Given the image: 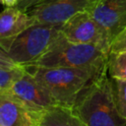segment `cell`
I'll list each match as a JSON object with an SVG mask.
<instances>
[{
  "label": "cell",
  "instance_id": "e0dca14e",
  "mask_svg": "<svg viewBox=\"0 0 126 126\" xmlns=\"http://www.w3.org/2000/svg\"><path fill=\"white\" fill-rule=\"evenodd\" d=\"M44 0H20L18 2V4L15 6L17 8H19L20 10L22 11H25V12H28L30 9H32L33 6L39 4L40 2H42Z\"/></svg>",
  "mask_w": 126,
  "mask_h": 126
},
{
  "label": "cell",
  "instance_id": "7a4b0ae2",
  "mask_svg": "<svg viewBox=\"0 0 126 126\" xmlns=\"http://www.w3.org/2000/svg\"><path fill=\"white\" fill-rule=\"evenodd\" d=\"M106 67V66H105ZM47 89L56 104L73 107L80 93L100 73L80 67L25 66Z\"/></svg>",
  "mask_w": 126,
  "mask_h": 126
},
{
  "label": "cell",
  "instance_id": "6da1fadb",
  "mask_svg": "<svg viewBox=\"0 0 126 126\" xmlns=\"http://www.w3.org/2000/svg\"><path fill=\"white\" fill-rule=\"evenodd\" d=\"M72 109L84 126H126L114 102L107 65L80 93Z\"/></svg>",
  "mask_w": 126,
  "mask_h": 126
},
{
  "label": "cell",
  "instance_id": "30bf717a",
  "mask_svg": "<svg viewBox=\"0 0 126 126\" xmlns=\"http://www.w3.org/2000/svg\"><path fill=\"white\" fill-rule=\"evenodd\" d=\"M35 21L28 12L17 7H6L0 13V39H8L24 32Z\"/></svg>",
  "mask_w": 126,
  "mask_h": 126
},
{
  "label": "cell",
  "instance_id": "9a60e30c",
  "mask_svg": "<svg viewBox=\"0 0 126 126\" xmlns=\"http://www.w3.org/2000/svg\"><path fill=\"white\" fill-rule=\"evenodd\" d=\"M122 50H126V28L114 38L110 46V51Z\"/></svg>",
  "mask_w": 126,
  "mask_h": 126
},
{
  "label": "cell",
  "instance_id": "3957f363",
  "mask_svg": "<svg viewBox=\"0 0 126 126\" xmlns=\"http://www.w3.org/2000/svg\"><path fill=\"white\" fill-rule=\"evenodd\" d=\"M107 55L105 51L94 44L71 41L60 32L48 49L32 65L41 67H80L100 72L106 66Z\"/></svg>",
  "mask_w": 126,
  "mask_h": 126
},
{
  "label": "cell",
  "instance_id": "52a82bcc",
  "mask_svg": "<svg viewBox=\"0 0 126 126\" xmlns=\"http://www.w3.org/2000/svg\"><path fill=\"white\" fill-rule=\"evenodd\" d=\"M95 0H44L28 11L35 23L61 26L82 11H89Z\"/></svg>",
  "mask_w": 126,
  "mask_h": 126
},
{
  "label": "cell",
  "instance_id": "4fadbf2b",
  "mask_svg": "<svg viewBox=\"0 0 126 126\" xmlns=\"http://www.w3.org/2000/svg\"><path fill=\"white\" fill-rule=\"evenodd\" d=\"M110 81L117 111L126 120V80L110 78Z\"/></svg>",
  "mask_w": 126,
  "mask_h": 126
},
{
  "label": "cell",
  "instance_id": "5b68a950",
  "mask_svg": "<svg viewBox=\"0 0 126 126\" xmlns=\"http://www.w3.org/2000/svg\"><path fill=\"white\" fill-rule=\"evenodd\" d=\"M62 34L71 41L94 44L107 54L110 51L111 40L102 26H100L89 11H82L70 18L61 27Z\"/></svg>",
  "mask_w": 126,
  "mask_h": 126
},
{
  "label": "cell",
  "instance_id": "277c9868",
  "mask_svg": "<svg viewBox=\"0 0 126 126\" xmlns=\"http://www.w3.org/2000/svg\"><path fill=\"white\" fill-rule=\"evenodd\" d=\"M61 32V26L34 23L21 33L8 39H0V47L20 66L34 63Z\"/></svg>",
  "mask_w": 126,
  "mask_h": 126
},
{
  "label": "cell",
  "instance_id": "8fae6325",
  "mask_svg": "<svg viewBox=\"0 0 126 126\" xmlns=\"http://www.w3.org/2000/svg\"><path fill=\"white\" fill-rule=\"evenodd\" d=\"M40 126H84L71 107L53 104L43 109Z\"/></svg>",
  "mask_w": 126,
  "mask_h": 126
},
{
  "label": "cell",
  "instance_id": "7c38bea8",
  "mask_svg": "<svg viewBox=\"0 0 126 126\" xmlns=\"http://www.w3.org/2000/svg\"><path fill=\"white\" fill-rule=\"evenodd\" d=\"M106 65L110 78L126 80V50L109 51Z\"/></svg>",
  "mask_w": 126,
  "mask_h": 126
},
{
  "label": "cell",
  "instance_id": "ba28073f",
  "mask_svg": "<svg viewBox=\"0 0 126 126\" xmlns=\"http://www.w3.org/2000/svg\"><path fill=\"white\" fill-rule=\"evenodd\" d=\"M89 12L107 32L111 43L126 28V0H95Z\"/></svg>",
  "mask_w": 126,
  "mask_h": 126
},
{
  "label": "cell",
  "instance_id": "ac0fdd59",
  "mask_svg": "<svg viewBox=\"0 0 126 126\" xmlns=\"http://www.w3.org/2000/svg\"><path fill=\"white\" fill-rule=\"evenodd\" d=\"M20 0H0V3L6 7H14L18 4Z\"/></svg>",
  "mask_w": 126,
  "mask_h": 126
},
{
  "label": "cell",
  "instance_id": "9c48e42d",
  "mask_svg": "<svg viewBox=\"0 0 126 126\" xmlns=\"http://www.w3.org/2000/svg\"><path fill=\"white\" fill-rule=\"evenodd\" d=\"M42 111L0 94V126H40Z\"/></svg>",
  "mask_w": 126,
  "mask_h": 126
},
{
  "label": "cell",
  "instance_id": "2e32d148",
  "mask_svg": "<svg viewBox=\"0 0 126 126\" xmlns=\"http://www.w3.org/2000/svg\"><path fill=\"white\" fill-rule=\"evenodd\" d=\"M20 67V65L16 64L8 54L0 47V68H16Z\"/></svg>",
  "mask_w": 126,
  "mask_h": 126
},
{
  "label": "cell",
  "instance_id": "8992f818",
  "mask_svg": "<svg viewBox=\"0 0 126 126\" xmlns=\"http://www.w3.org/2000/svg\"><path fill=\"white\" fill-rule=\"evenodd\" d=\"M1 94L12 96L27 106L37 110H43L56 104L47 89L27 69Z\"/></svg>",
  "mask_w": 126,
  "mask_h": 126
},
{
  "label": "cell",
  "instance_id": "5bb4252c",
  "mask_svg": "<svg viewBox=\"0 0 126 126\" xmlns=\"http://www.w3.org/2000/svg\"><path fill=\"white\" fill-rule=\"evenodd\" d=\"M26 68L24 66L16 68H0V94L4 92L17 78H19Z\"/></svg>",
  "mask_w": 126,
  "mask_h": 126
}]
</instances>
